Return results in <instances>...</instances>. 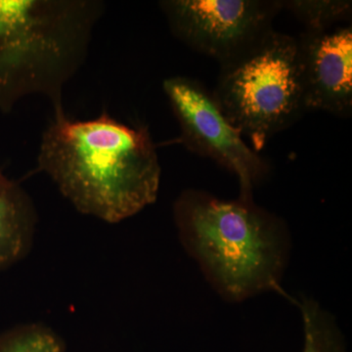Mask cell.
<instances>
[{
    "label": "cell",
    "mask_w": 352,
    "mask_h": 352,
    "mask_svg": "<svg viewBox=\"0 0 352 352\" xmlns=\"http://www.w3.org/2000/svg\"><path fill=\"white\" fill-rule=\"evenodd\" d=\"M38 170L80 214L115 224L156 201L162 168L147 126L103 110L92 120L54 111L41 136Z\"/></svg>",
    "instance_id": "obj_1"
},
{
    "label": "cell",
    "mask_w": 352,
    "mask_h": 352,
    "mask_svg": "<svg viewBox=\"0 0 352 352\" xmlns=\"http://www.w3.org/2000/svg\"><path fill=\"white\" fill-rule=\"evenodd\" d=\"M298 307L305 332L302 352H347L339 329L318 303L303 300Z\"/></svg>",
    "instance_id": "obj_9"
},
{
    "label": "cell",
    "mask_w": 352,
    "mask_h": 352,
    "mask_svg": "<svg viewBox=\"0 0 352 352\" xmlns=\"http://www.w3.org/2000/svg\"><path fill=\"white\" fill-rule=\"evenodd\" d=\"M159 6L173 36L219 64L273 31L280 0H163Z\"/></svg>",
    "instance_id": "obj_6"
},
{
    "label": "cell",
    "mask_w": 352,
    "mask_h": 352,
    "mask_svg": "<svg viewBox=\"0 0 352 352\" xmlns=\"http://www.w3.org/2000/svg\"><path fill=\"white\" fill-rule=\"evenodd\" d=\"M173 219L185 251L222 298L240 302L282 292L288 231L254 199L224 200L185 190L175 201Z\"/></svg>",
    "instance_id": "obj_2"
},
{
    "label": "cell",
    "mask_w": 352,
    "mask_h": 352,
    "mask_svg": "<svg viewBox=\"0 0 352 352\" xmlns=\"http://www.w3.org/2000/svg\"><path fill=\"white\" fill-rule=\"evenodd\" d=\"M38 214L31 197L0 170V272L29 254Z\"/></svg>",
    "instance_id": "obj_8"
},
{
    "label": "cell",
    "mask_w": 352,
    "mask_h": 352,
    "mask_svg": "<svg viewBox=\"0 0 352 352\" xmlns=\"http://www.w3.org/2000/svg\"><path fill=\"white\" fill-rule=\"evenodd\" d=\"M101 0H0V112L30 95L63 108L65 85L82 68Z\"/></svg>",
    "instance_id": "obj_3"
},
{
    "label": "cell",
    "mask_w": 352,
    "mask_h": 352,
    "mask_svg": "<svg viewBox=\"0 0 352 352\" xmlns=\"http://www.w3.org/2000/svg\"><path fill=\"white\" fill-rule=\"evenodd\" d=\"M214 94L229 122L261 153L305 112L298 39L275 32L220 64Z\"/></svg>",
    "instance_id": "obj_4"
},
{
    "label": "cell",
    "mask_w": 352,
    "mask_h": 352,
    "mask_svg": "<svg viewBox=\"0 0 352 352\" xmlns=\"http://www.w3.org/2000/svg\"><path fill=\"white\" fill-rule=\"evenodd\" d=\"M0 352H66V346L48 326L28 323L0 333Z\"/></svg>",
    "instance_id": "obj_11"
},
{
    "label": "cell",
    "mask_w": 352,
    "mask_h": 352,
    "mask_svg": "<svg viewBox=\"0 0 352 352\" xmlns=\"http://www.w3.org/2000/svg\"><path fill=\"white\" fill-rule=\"evenodd\" d=\"M281 4L305 25V32L328 31L351 17L349 0H287Z\"/></svg>",
    "instance_id": "obj_10"
},
{
    "label": "cell",
    "mask_w": 352,
    "mask_h": 352,
    "mask_svg": "<svg viewBox=\"0 0 352 352\" xmlns=\"http://www.w3.org/2000/svg\"><path fill=\"white\" fill-rule=\"evenodd\" d=\"M163 89L179 124L180 142L232 173L239 182L240 198L254 199V190L270 175V164L245 143L214 94L198 80L182 76L166 78Z\"/></svg>",
    "instance_id": "obj_5"
},
{
    "label": "cell",
    "mask_w": 352,
    "mask_h": 352,
    "mask_svg": "<svg viewBox=\"0 0 352 352\" xmlns=\"http://www.w3.org/2000/svg\"><path fill=\"white\" fill-rule=\"evenodd\" d=\"M298 39L305 107L349 117L352 110V28L303 32Z\"/></svg>",
    "instance_id": "obj_7"
}]
</instances>
